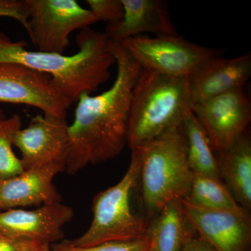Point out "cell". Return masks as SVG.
<instances>
[{
    "label": "cell",
    "instance_id": "cell-1",
    "mask_svg": "<svg viewBox=\"0 0 251 251\" xmlns=\"http://www.w3.org/2000/svg\"><path fill=\"white\" fill-rule=\"evenodd\" d=\"M109 46L117 65L116 78L103 93L82 94L77 100L74 121L68 126L69 175L115 158L127 144L132 93L143 68L118 43L109 41Z\"/></svg>",
    "mask_w": 251,
    "mask_h": 251
},
{
    "label": "cell",
    "instance_id": "cell-2",
    "mask_svg": "<svg viewBox=\"0 0 251 251\" xmlns=\"http://www.w3.org/2000/svg\"><path fill=\"white\" fill-rule=\"evenodd\" d=\"M79 50L73 55L33 51L25 41L11 40L0 30V63H16L50 75L74 104L82 94H90L110 79L115 59L105 33L90 27L77 35Z\"/></svg>",
    "mask_w": 251,
    "mask_h": 251
},
{
    "label": "cell",
    "instance_id": "cell-3",
    "mask_svg": "<svg viewBox=\"0 0 251 251\" xmlns=\"http://www.w3.org/2000/svg\"><path fill=\"white\" fill-rule=\"evenodd\" d=\"M191 104L188 77L143 68L130 102L127 133L130 151L182 125Z\"/></svg>",
    "mask_w": 251,
    "mask_h": 251
},
{
    "label": "cell",
    "instance_id": "cell-4",
    "mask_svg": "<svg viewBox=\"0 0 251 251\" xmlns=\"http://www.w3.org/2000/svg\"><path fill=\"white\" fill-rule=\"evenodd\" d=\"M139 178L141 202L149 221L167 203L187 197L193 171L183 124L143 146Z\"/></svg>",
    "mask_w": 251,
    "mask_h": 251
},
{
    "label": "cell",
    "instance_id": "cell-5",
    "mask_svg": "<svg viewBox=\"0 0 251 251\" xmlns=\"http://www.w3.org/2000/svg\"><path fill=\"white\" fill-rule=\"evenodd\" d=\"M141 153L131 151V159L122 179L94 198L93 220L88 229L74 240L76 247H87L110 242L147 239L150 221L132 208V196L139 184Z\"/></svg>",
    "mask_w": 251,
    "mask_h": 251
},
{
    "label": "cell",
    "instance_id": "cell-6",
    "mask_svg": "<svg viewBox=\"0 0 251 251\" xmlns=\"http://www.w3.org/2000/svg\"><path fill=\"white\" fill-rule=\"evenodd\" d=\"M29 10L26 29L37 51L64 54L71 34L99 22L75 0H25Z\"/></svg>",
    "mask_w": 251,
    "mask_h": 251
},
{
    "label": "cell",
    "instance_id": "cell-7",
    "mask_svg": "<svg viewBox=\"0 0 251 251\" xmlns=\"http://www.w3.org/2000/svg\"><path fill=\"white\" fill-rule=\"evenodd\" d=\"M143 69L176 77H188L202 62L221 56L218 50L178 35L135 36L118 43Z\"/></svg>",
    "mask_w": 251,
    "mask_h": 251
},
{
    "label": "cell",
    "instance_id": "cell-8",
    "mask_svg": "<svg viewBox=\"0 0 251 251\" xmlns=\"http://www.w3.org/2000/svg\"><path fill=\"white\" fill-rule=\"evenodd\" d=\"M0 102L30 105L62 120L72 105L50 75L16 63H0Z\"/></svg>",
    "mask_w": 251,
    "mask_h": 251
},
{
    "label": "cell",
    "instance_id": "cell-9",
    "mask_svg": "<svg viewBox=\"0 0 251 251\" xmlns=\"http://www.w3.org/2000/svg\"><path fill=\"white\" fill-rule=\"evenodd\" d=\"M191 109L205 130L214 153L227 151L247 132L251 106L244 87L221 94Z\"/></svg>",
    "mask_w": 251,
    "mask_h": 251
},
{
    "label": "cell",
    "instance_id": "cell-10",
    "mask_svg": "<svg viewBox=\"0 0 251 251\" xmlns=\"http://www.w3.org/2000/svg\"><path fill=\"white\" fill-rule=\"evenodd\" d=\"M68 126L66 120L39 115L33 117L27 127L18 130L14 145L21 152L25 171L52 163L66 164Z\"/></svg>",
    "mask_w": 251,
    "mask_h": 251
},
{
    "label": "cell",
    "instance_id": "cell-11",
    "mask_svg": "<svg viewBox=\"0 0 251 251\" xmlns=\"http://www.w3.org/2000/svg\"><path fill=\"white\" fill-rule=\"evenodd\" d=\"M185 214L198 235L218 251H247L251 240L249 212L214 210L193 206L181 199Z\"/></svg>",
    "mask_w": 251,
    "mask_h": 251
},
{
    "label": "cell",
    "instance_id": "cell-12",
    "mask_svg": "<svg viewBox=\"0 0 251 251\" xmlns=\"http://www.w3.org/2000/svg\"><path fill=\"white\" fill-rule=\"evenodd\" d=\"M74 216L62 202L44 204L34 210L9 209L0 212V233L15 240L55 244L64 238L62 227Z\"/></svg>",
    "mask_w": 251,
    "mask_h": 251
},
{
    "label": "cell",
    "instance_id": "cell-13",
    "mask_svg": "<svg viewBox=\"0 0 251 251\" xmlns=\"http://www.w3.org/2000/svg\"><path fill=\"white\" fill-rule=\"evenodd\" d=\"M251 75V52L234 58L207 59L188 77L191 105L242 88Z\"/></svg>",
    "mask_w": 251,
    "mask_h": 251
},
{
    "label": "cell",
    "instance_id": "cell-14",
    "mask_svg": "<svg viewBox=\"0 0 251 251\" xmlns=\"http://www.w3.org/2000/svg\"><path fill=\"white\" fill-rule=\"evenodd\" d=\"M64 171L65 163H52L0 181V210L62 202L53 179Z\"/></svg>",
    "mask_w": 251,
    "mask_h": 251
},
{
    "label": "cell",
    "instance_id": "cell-15",
    "mask_svg": "<svg viewBox=\"0 0 251 251\" xmlns=\"http://www.w3.org/2000/svg\"><path fill=\"white\" fill-rule=\"evenodd\" d=\"M124 16L121 21L110 23L105 34L112 42L139 36L145 32L156 36L178 35L172 22L168 2L163 0H121Z\"/></svg>",
    "mask_w": 251,
    "mask_h": 251
},
{
    "label": "cell",
    "instance_id": "cell-16",
    "mask_svg": "<svg viewBox=\"0 0 251 251\" xmlns=\"http://www.w3.org/2000/svg\"><path fill=\"white\" fill-rule=\"evenodd\" d=\"M197 235L185 214L181 199L167 203L149 225L148 237L156 251H181Z\"/></svg>",
    "mask_w": 251,
    "mask_h": 251
},
{
    "label": "cell",
    "instance_id": "cell-17",
    "mask_svg": "<svg viewBox=\"0 0 251 251\" xmlns=\"http://www.w3.org/2000/svg\"><path fill=\"white\" fill-rule=\"evenodd\" d=\"M220 174L239 205L251 209V140L247 131L227 151L215 153Z\"/></svg>",
    "mask_w": 251,
    "mask_h": 251
},
{
    "label": "cell",
    "instance_id": "cell-18",
    "mask_svg": "<svg viewBox=\"0 0 251 251\" xmlns=\"http://www.w3.org/2000/svg\"><path fill=\"white\" fill-rule=\"evenodd\" d=\"M188 163L193 173L222 181L216 154L197 117L188 109L183 120Z\"/></svg>",
    "mask_w": 251,
    "mask_h": 251
},
{
    "label": "cell",
    "instance_id": "cell-19",
    "mask_svg": "<svg viewBox=\"0 0 251 251\" xmlns=\"http://www.w3.org/2000/svg\"><path fill=\"white\" fill-rule=\"evenodd\" d=\"M184 201L193 206L214 210L248 212L238 204L222 181L193 173L191 189Z\"/></svg>",
    "mask_w": 251,
    "mask_h": 251
},
{
    "label": "cell",
    "instance_id": "cell-20",
    "mask_svg": "<svg viewBox=\"0 0 251 251\" xmlns=\"http://www.w3.org/2000/svg\"><path fill=\"white\" fill-rule=\"evenodd\" d=\"M21 128L22 121L17 114L0 120V181L25 171L21 158L13 151L15 136Z\"/></svg>",
    "mask_w": 251,
    "mask_h": 251
},
{
    "label": "cell",
    "instance_id": "cell-21",
    "mask_svg": "<svg viewBox=\"0 0 251 251\" xmlns=\"http://www.w3.org/2000/svg\"><path fill=\"white\" fill-rule=\"evenodd\" d=\"M151 246L149 238L131 242H110L92 247H80L74 246L70 240L51 244L52 251H148Z\"/></svg>",
    "mask_w": 251,
    "mask_h": 251
},
{
    "label": "cell",
    "instance_id": "cell-22",
    "mask_svg": "<svg viewBox=\"0 0 251 251\" xmlns=\"http://www.w3.org/2000/svg\"><path fill=\"white\" fill-rule=\"evenodd\" d=\"M89 10L97 21L114 23L121 21L124 8L121 0H87Z\"/></svg>",
    "mask_w": 251,
    "mask_h": 251
},
{
    "label": "cell",
    "instance_id": "cell-23",
    "mask_svg": "<svg viewBox=\"0 0 251 251\" xmlns=\"http://www.w3.org/2000/svg\"><path fill=\"white\" fill-rule=\"evenodd\" d=\"M0 17L9 18L27 29L29 10L25 0H0Z\"/></svg>",
    "mask_w": 251,
    "mask_h": 251
},
{
    "label": "cell",
    "instance_id": "cell-24",
    "mask_svg": "<svg viewBox=\"0 0 251 251\" xmlns=\"http://www.w3.org/2000/svg\"><path fill=\"white\" fill-rule=\"evenodd\" d=\"M181 251H218L209 243L197 235L183 248Z\"/></svg>",
    "mask_w": 251,
    "mask_h": 251
},
{
    "label": "cell",
    "instance_id": "cell-25",
    "mask_svg": "<svg viewBox=\"0 0 251 251\" xmlns=\"http://www.w3.org/2000/svg\"><path fill=\"white\" fill-rule=\"evenodd\" d=\"M19 251H52L50 244L36 241H19Z\"/></svg>",
    "mask_w": 251,
    "mask_h": 251
},
{
    "label": "cell",
    "instance_id": "cell-26",
    "mask_svg": "<svg viewBox=\"0 0 251 251\" xmlns=\"http://www.w3.org/2000/svg\"><path fill=\"white\" fill-rule=\"evenodd\" d=\"M0 251H19V241L0 233Z\"/></svg>",
    "mask_w": 251,
    "mask_h": 251
},
{
    "label": "cell",
    "instance_id": "cell-27",
    "mask_svg": "<svg viewBox=\"0 0 251 251\" xmlns=\"http://www.w3.org/2000/svg\"><path fill=\"white\" fill-rule=\"evenodd\" d=\"M4 118H6V117H5L4 111L1 110V108H0V120H3Z\"/></svg>",
    "mask_w": 251,
    "mask_h": 251
},
{
    "label": "cell",
    "instance_id": "cell-28",
    "mask_svg": "<svg viewBox=\"0 0 251 251\" xmlns=\"http://www.w3.org/2000/svg\"><path fill=\"white\" fill-rule=\"evenodd\" d=\"M148 251H155L154 249H153V248L151 247V246H150V249H149Z\"/></svg>",
    "mask_w": 251,
    "mask_h": 251
},
{
    "label": "cell",
    "instance_id": "cell-29",
    "mask_svg": "<svg viewBox=\"0 0 251 251\" xmlns=\"http://www.w3.org/2000/svg\"><path fill=\"white\" fill-rule=\"evenodd\" d=\"M247 251H251V250H248Z\"/></svg>",
    "mask_w": 251,
    "mask_h": 251
}]
</instances>
